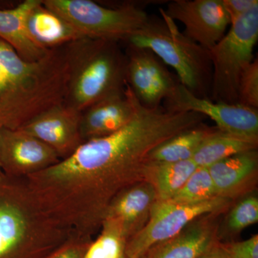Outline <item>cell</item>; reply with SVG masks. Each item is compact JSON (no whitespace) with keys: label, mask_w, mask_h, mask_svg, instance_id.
Segmentation results:
<instances>
[{"label":"cell","mask_w":258,"mask_h":258,"mask_svg":"<svg viewBox=\"0 0 258 258\" xmlns=\"http://www.w3.org/2000/svg\"><path fill=\"white\" fill-rule=\"evenodd\" d=\"M28 27L34 40L46 49L64 46L84 37L42 3L29 15Z\"/></svg>","instance_id":"obj_19"},{"label":"cell","mask_w":258,"mask_h":258,"mask_svg":"<svg viewBox=\"0 0 258 258\" xmlns=\"http://www.w3.org/2000/svg\"><path fill=\"white\" fill-rule=\"evenodd\" d=\"M136 100L126 83L124 94L110 97L81 112L83 142L111 135L125 126L135 113Z\"/></svg>","instance_id":"obj_16"},{"label":"cell","mask_w":258,"mask_h":258,"mask_svg":"<svg viewBox=\"0 0 258 258\" xmlns=\"http://www.w3.org/2000/svg\"><path fill=\"white\" fill-rule=\"evenodd\" d=\"M100 235L93 240L83 258H121L126 240L111 226L102 225Z\"/></svg>","instance_id":"obj_24"},{"label":"cell","mask_w":258,"mask_h":258,"mask_svg":"<svg viewBox=\"0 0 258 258\" xmlns=\"http://www.w3.org/2000/svg\"><path fill=\"white\" fill-rule=\"evenodd\" d=\"M224 8L230 20V25L237 21L258 5L257 0H222Z\"/></svg>","instance_id":"obj_29"},{"label":"cell","mask_w":258,"mask_h":258,"mask_svg":"<svg viewBox=\"0 0 258 258\" xmlns=\"http://www.w3.org/2000/svg\"><path fill=\"white\" fill-rule=\"evenodd\" d=\"M217 196L235 200L252 192L258 175L257 150L235 154L208 167Z\"/></svg>","instance_id":"obj_17"},{"label":"cell","mask_w":258,"mask_h":258,"mask_svg":"<svg viewBox=\"0 0 258 258\" xmlns=\"http://www.w3.org/2000/svg\"><path fill=\"white\" fill-rule=\"evenodd\" d=\"M215 130L202 123L160 144L150 153L149 160L156 163L190 160L200 144Z\"/></svg>","instance_id":"obj_22"},{"label":"cell","mask_w":258,"mask_h":258,"mask_svg":"<svg viewBox=\"0 0 258 258\" xmlns=\"http://www.w3.org/2000/svg\"><path fill=\"white\" fill-rule=\"evenodd\" d=\"M198 258H229V256L225 244L220 242Z\"/></svg>","instance_id":"obj_30"},{"label":"cell","mask_w":258,"mask_h":258,"mask_svg":"<svg viewBox=\"0 0 258 258\" xmlns=\"http://www.w3.org/2000/svg\"><path fill=\"white\" fill-rule=\"evenodd\" d=\"M157 201V192L150 183L144 181L134 184L112 200L102 225L118 230L127 242L147 225Z\"/></svg>","instance_id":"obj_14"},{"label":"cell","mask_w":258,"mask_h":258,"mask_svg":"<svg viewBox=\"0 0 258 258\" xmlns=\"http://www.w3.org/2000/svg\"><path fill=\"white\" fill-rule=\"evenodd\" d=\"M81 116V112L62 102L39 113L18 129L53 149L61 160L74 154L83 143Z\"/></svg>","instance_id":"obj_13"},{"label":"cell","mask_w":258,"mask_h":258,"mask_svg":"<svg viewBox=\"0 0 258 258\" xmlns=\"http://www.w3.org/2000/svg\"><path fill=\"white\" fill-rule=\"evenodd\" d=\"M198 167L192 159L173 163L150 161L147 181L154 186L159 201H168L184 186Z\"/></svg>","instance_id":"obj_21"},{"label":"cell","mask_w":258,"mask_h":258,"mask_svg":"<svg viewBox=\"0 0 258 258\" xmlns=\"http://www.w3.org/2000/svg\"><path fill=\"white\" fill-rule=\"evenodd\" d=\"M0 130H1V128H0ZM3 175V173L2 172L1 168H0V177Z\"/></svg>","instance_id":"obj_31"},{"label":"cell","mask_w":258,"mask_h":258,"mask_svg":"<svg viewBox=\"0 0 258 258\" xmlns=\"http://www.w3.org/2000/svg\"><path fill=\"white\" fill-rule=\"evenodd\" d=\"M233 201L220 197L193 203L158 200L145 227L127 241L123 254L127 258H140L152 246L177 235L197 219L222 215L232 207Z\"/></svg>","instance_id":"obj_8"},{"label":"cell","mask_w":258,"mask_h":258,"mask_svg":"<svg viewBox=\"0 0 258 258\" xmlns=\"http://www.w3.org/2000/svg\"><path fill=\"white\" fill-rule=\"evenodd\" d=\"M204 120L200 113L171 111L163 105L147 108L137 99L133 118L123 128L83 142L70 157L28 176L25 182L59 223L93 238L112 200L147 181L150 153Z\"/></svg>","instance_id":"obj_1"},{"label":"cell","mask_w":258,"mask_h":258,"mask_svg":"<svg viewBox=\"0 0 258 258\" xmlns=\"http://www.w3.org/2000/svg\"><path fill=\"white\" fill-rule=\"evenodd\" d=\"M229 258H258V235L248 240L225 244Z\"/></svg>","instance_id":"obj_28"},{"label":"cell","mask_w":258,"mask_h":258,"mask_svg":"<svg viewBox=\"0 0 258 258\" xmlns=\"http://www.w3.org/2000/svg\"><path fill=\"white\" fill-rule=\"evenodd\" d=\"M215 185L208 168L198 167L186 184L169 201L178 203H193L216 198Z\"/></svg>","instance_id":"obj_23"},{"label":"cell","mask_w":258,"mask_h":258,"mask_svg":"<svg viewBox=\"0 0 258 258\" xmlns=\"http://www.w3.org/2000/svg\"><path fill=\"white\" fill-rule=\"evenodd\" d=\"M60 161L53 149L20 129L0 130V168L4 175L25 179Z\"/></svg>","instance_id":"obj_12"},{"label":"cell","mask_w":258,"mask_h":258,"mask_svg":"<svg viewBox=\"0 0 258 258\" xmlns=\"http://www.w3.org/2000/svg\"><path fill=\"white\" fill-rule=\"evenodd\" d=\"M74 234L42 208L25 179L0 177V258H45Z\"/></svg>","instance_id":"obj_3"},{"label":"cell","mask_w":258,"mask_h":258,"mask_svg":"<svg viewBox=\"0 0 258 258\" xmlns=\"http://www.w3.org/2000/svg\"><path fill=\"white\" fill-rule=\"evenodd\" d=\"M258 5L231 24L221 40L209 50L212 67L210 100L238 104V86L244 70L255 58Z\"/></svg>","instance_id":"obj_7"},{"label":"cell","mask_w":258,"mask_h":258,"mask_svg":"<svg viewBox=\"0 0 258 258\" xmlns=\"http://www.w3.org/2000/svg\"><path fill=\"white\" fill-rule=\"evenodd\" d=\"M69 75L66 45L30 62L0 39V128H20L64 102Z\"/></svg>","instance_id":"obj_2"},{"label":"cell","mask_w":258,"mask_h":258,"mask_svg":"<svg viewBox=\"0 0 258 258\" xmlns=\"http://www.w3.org/2000/svg\"><path fill=\"white\" fill-rule=\"evenodd\" d=\"M66 51V105L83 112L98 102L124 94L127 58L119 42L81 37L67 44Z\"/></svg>","instance_id":"obj_4"},{"label":"cell","mask_w":258,"mask_h":258,"mask_svg":"<svg viewBox=\"0 0 258 258\" xmlns=\"http://www.w3.org/2000/svg\"><path fill=\"white\" fill-rule=\"evenodd\" d=\"M238 104L258 110V60L244 70L238 86Z\"/></svg>","instance_id":"obj_26"},{"label":"cell","mask_w":258,"mask_h":258,"mask_svg":"<svg viewBox=\"0 0 258 258\" xmlns=\"http://www.w3.org/2000/svg\"><path fill=\"white\" fill-rule=\"evenodd\" d=\"M121 258H127V257H125V256L124 255V254H123V257H122Z\"/></svg>","instance_id":"obj_32"},{"label":"cell","mask_w":258,"mask_h":258,"mask_svg":"<svg viewBox=\"0 0 258 258\" xmlns=\"http://www.w3.org/2000/svg\"><path fill=\"white\" fill-rule=\"evenodd\" d=\"M258 221V198L254 195H246L229 212L227 227L231 233H239Z\"/></svg>","instance_id":"obj_25"},{"label":"cell","mask_w":258,"mask_h":258,"mask_svg":"<svg viewBox=\"0 0 258 258\" xmlns=\"http://www.w3.org/2000/svg\"><path fill=\"white\" fill-rule=\"evenodd\" d=\"M220 215L197 219L177 235L152 246L140 258H198L220 242Z\"/></svg>","instance_id":"obj_15"},{"label":"cell","mask_w":258,"mask_h":258,"mask_svg":"<svg viewBox=\"0 0 258 258\" xmlns=\"http://www.w3.org/2000/svg\"><path fill=\"white\" fill-rule=\"evenodd\" d=\"M42 3V0H25L13 9L0 10V39L30 62L40 60L50 50L34 40L28 27L29 15Z\"/></svg>","instance_id":"obj_18"},{"label":"cell","mask_w":258,"mask_h":258,"mask_svg":"<svg viewBox=\"0 0 258 258\" xmlns=\"http://www.w3.org/2000/svg\"><path fill=\"white\" fill-rule=\"evenodd\" d=\"M154 1L108 8L91 0H42V5L59 15L82 37L124 42L142 30L149 15L144 6Z\"/></svg>","instance_id":"obj_6"},{"label":"cell","mask_w":258,"mask_h":258,"mask_svg":"<svg viewBox=\"0 0 258 258\" xmlns=\"http://www.w3.org/2000/svg\"><path fill=\"white\" fill-rule=\"evenodd\" d=\"M93 240L91 237L74 233L62 245L45 258H83Z\"/></svg>","instance_id":"obj_27"},{"label":"cell","mask_w":258,"mask_h":258,"mask_svg":"<svg viewBox=\"0 0 258 258\" xmlns=\"http://www.w3.org/2000/svg\"><path fill=\"white\" fill-rule=\"evenodd\" d=\"M258 142L225 133L217 128L208 136L193 156L198 167H210L215 163L240 153L255 150Z\"/></svg>","instance_id":"obj_20"},{"label":"cell","mask_w":258,"mask_h":258,"mask_svg":"<svg viewBox=\"0 0 258 258\" xmlns=\"http://www.w3.org/2000/svg\"><path fill=\"white\" fill-rule=\"evenodd\" d=\"M126 83L141 104L161 106L175 91L179 81L152 50L127 45Z\"/></svg>","instance_id":"obj_10"},{"label":"cell","mask_w":258,"mask_h":258,"mask_svg":"<svg viewBox=\"0 0 258 258\" xmlns=\"http://www.w3.org/2000/svg\"><path fill=\"white\" fill-rule=\"evenodd\" d=\"M159 12L161 18L149 15L145 26L124 42L152 50L174 70L180 84L195 96L210 99L212 67L209 50L180 31L164 10Z\"/></svg>","instance_id":"obj_5"},{"label":"cell","mask_w":258,"mask_h":258,"mask_svg":"<svg viewBox=\"0 0 258 258\" xmlns=\"http://www.w3.org/2000/svg\"><path fill=\"white\" fill-rule=\"evenodd\" d=\"M164 12L182 23L183 33L207 50L221 40L230 26L222 0H174L167 3Z\"/></svg>","instance_id":"obj_11"},{"label":"cell","mask_w":258,"mask_h":258,"mask_svg":"<svg viewBox=\"0 0 258 258\" xmlns=\"http://www.w3.org/2000/svg\"><path fill=\"white\" fill-rule=\"evenodd\" d=\"M163 106L171 111L200 113L213 120L222 132L258 142L257 109L199 98L180 83Z\"/></svg>","instance_id":"obj_9"}]
</instances>
